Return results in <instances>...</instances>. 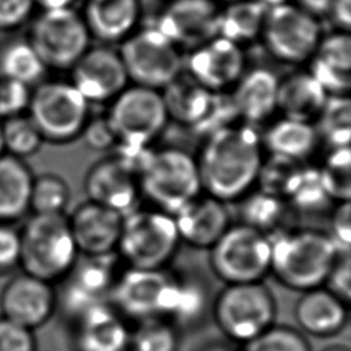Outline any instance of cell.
<instances>
[{
    "mask_svg": "<svg viewBox=\"0 0 351 351\" xmlns=\"http://www.w3.org/2000/svg\"><path fill=\"white\" fill-rule=\"evenodd\" d=\"M36 0H0V32H11L26 23L34 11Z\"/></svg>",
    "mask_w": 351,
    "mask_h": 351,
    "instance_id": "bcb514c9",
    "label": "cell"
},
{
    "mask_svg": "<svg viewBox=\"0 0 351 351\" xmlns=\"http://www.w3.org/2000/svg\"><path fill=\"white\" fill-rule=\"evenodd\" d=\"M259 1H261L263 5H266V8H270V7L282 4V3H288V0H259Z\"/></svg>",
    "mask_w": 351,
    "mask_h": 351,
    "instance_id": "11a10c76",
    "label": "cell"
},
{
    "mask_svg": "<svg viewBox=\"0 0 351 351\" xmlns=\"http://www.w3.org/2000/svg\"><path fill=\"white\" fill-rule=\"evenodd\" d=\"M180 244L173 215L156 210L136 208L122 219L117 248L129 267L162 269Z\"/></svg>",
    "mask_w": 351,
    "mask_h": 351,
    "instance_id": "8992f818",
    "label": "cell"
},
{
    "mask_svg": "<svg viewBox=\"0 0 351 351\" xmlns=\"http://www.w3.org/2000/svg\"><path fill=\"white\" fill-rule=\"evenodd\" d=\"M19 232L22 271L52 282L75 265L80 252L64 214H32Z\"/></svg>",
    "mask_w": 351,
    "mask_h": 351,
    "instance_id": "3957f363",
    "label": "cell"
},
{
    "mask_svg": "<svg viewBox=\"0 0 351 351\" xmlns=\"http://www.w3.org/2000/svg\"><path fill=\"white\" fill-rule=\"evenodd\" d=\"M329 16L339 30L350 32L351 26V0H332Z\"/></svg>",
    "mask_w": 351,
    "mask_h": 351,
    "instance_id": "f907efd6",
    "label": "cell"
},
{
    "mask_svg": "<svg viewBox=\"0 0 351 351\" xmlns=\"http://www.w3.org/2000/svg\"><path fill=\"white\" fill-rule=\"evenodd\" d=\"M213 315L225 336L244 344L274 325L276 299L261 281L228 284L214 302Z\"/></svg>",
    "mask_w": 351,
    "mask_h": 351,
    "instance_id": "52a82bcc",
    "label": "cell"
},
{
    "mask_svg": "<svg viewBox=\"0 0 351 351\" xmlns=\"http://www.w3.org/2000/svg\"><path fill=\"white\" fill-rule=\"evenodd\" d=\"M308 73L328 95H347L351 88V37L337 30L321 37L310 58Z\"/></svg>",
    "mask_w": 351,
    "mask_h": 351,
    "instance_id": "7402d4cb",
    "label": "cell"
},
{
    "mask_svg": "<svg viewBox=\"0 0 351 351\" xmlns=\"http://www.w3.org/2000/svg\"><path fill=\"white\" fill-rule=\"evenodd\" d=\"M75 262L67 273V281L62 293V304L67 314L77 318L85 310L104 303V296L114 285L112 255L86 256Z\"/></svg>",
    "mask_w": 351,
    "mask_h": 351,
    "instance_id": "ac0fdd59",
    "label": "cell"
},
{
    "mask_svg": "<svg viewBox=\"0 0 351 351\" xmlns=\"http://www.w3.org/2000/svg\"><path fill=\"white\" fill-rule=\"evenodd\" d=\"M75 319L77 351H128L130 332L106 303L85 310Z\"/></svg>",
    "mask_w": 351,
    "mask_h": 351,
    "instance_id": "603a6c76",
    "label": "cell"
},
{
    "mask_svg": "<svg viewBox=\"0 0 351 351\" xmlns=\"http://www.w3.org/2000/svg\"><path fill=\"white\" fill-rule=\"evenodd\" d=\"M318 119L319 132L330 148L350 147L351 107L347 95H329Z\"/></svg>",
    "mask_w": 351,
    "mask_h": 351,
    "instance_id": "836d02e7",
    "label": "cell"
},
{
    "mask_svg": "<svg viewBox=\"0 0 351 351\" xmlns=\"http://www.w3.org/2000/svg\"><path fill=\"white\" fill-rule=\"evenodd\" d=\"M241 351H311L306 337L289 326H270L243 344Z\"/></svg>",
    "mask_w": 351,
    "mask_h": 351,
    "instance_id": "60d3db41",
    "label": "cell"
},
{
    "mask_svg": "<svg viewBox=\"0 0 351 351\" xmlns=\"http://www.w3.org/2000/svg\"><path fill=\"white\" fill-rule=\"evenodd\" d=\"M245 56L241 45L215 36L191 49L184 67L200 86L211 92H225L244 74Z\"/></svg>",
    "mask_w": 351,
    "mask_h": 351,
    "instance_id": "9a60e30c",
    "label": "cell"
},
{
    "mask_svg": "<svg viewBox=\"0 0 351 351\" xmlns=\"http://www.w3.org/2000/svg\"><path fill=\"white\" fill-rule=\"evenodd\" d=\"M34 174L23 159L0 156V222L16 223L30 213Z\"/></svg>",
    "mask_w": 351,
    "mask_h": 351,
    "instance_id": "4316f807",
    "label": "cell"
},
{
    "mask_svg": "<svg viewBox=\"0 0 351 351\" xmlns=\"http://www.w3.org/2000/svg\"><path fill=\"white\" fill-rule=\"evenodd\" d=\"M81 136H84L88 147L93 149L110 148L117 141V137L106 117L89 119Z\"/></svg>",
    "mask_w": 351,
    "mask_h": 351,
    "instance_id": "c3c4849f",
    "label": "cell"
},
{
    "mask_svg": "<svg viewBox=\"0 0 351 351\" xmlns=\"http://www.w3.org/2000/svg\"><path fill=\"white\" fill-rule=\"evenodd\" d=\"M138 186L160 211L174 215L200 195L197 162L180 148L152 151L138 176Z\"/></svg>",
    "mask_w": 351,
    "mask_h": 351,
    "instance_id": "5b68a950",
    "label": "cell"
},
{
    "mask_svg": "<svg viewBox=\"0 0 351 351\" xmlns=\"http://www.w3.org/2000/svg\"><path fill=\"white\" fill-rule=\"evenodd\" d=\"M203 306V289L197 284L178 281L174 304L170 315L178 319L180 322H191L202 314Z\"/></svg>",
    "mask_w": 351,
    "mask_h": 351,
    "instance_id": "7bdbcfd3",
    "label": "cell"
},
{
    "mask_svg": "<svg viewBox=\"0 0 351 351\" xmlns=\"http://www.w3.org/2000/svg\"><path fill=\"white\" fill-rule=\"evenodd\" d=\"M278 84V77L265 67L244 73L230 93L237 117L251 125L266 121L277 110Z\"/></svg>",
    "mask_w": 351,
    "mask_h": 351,
    "instance_id": "cb8c5ba5",
    "label": "cell"
},
{
    "mask_svg": "<svg viewBox=\"0 0 351 351\" xmlns=\"http://www.w3.org/2000/svg\"><path fill=\"white\" fill-rule=\"evenodd\" d=\"M1 129L4 152L11 156L25 160L43 147L44 138L27 114L1 121Z\"/></svg>",
    "mask_w": 351,
    "mask_h": 351,
    "instance_id": "e575fe53",
    "label": "cell"
},
{
    "mask_svg": "<svg viewBox=\"0 0 351 351\" xmlns=\"http://www.w3.org/2000/svg\"><path fill=\"white\" fill-rule=\"evenodd\" d=\"M266 5L259 0H230L219 8L217 36L239 45L261 37Z\"/></svg>",
    "mask_w": 351,
    "mask_h": 351,
    "instance_id": "4dcf8cb0",
    "label": "cell"
},
{
    "mask_svg": "<svg viewBox=\"0 0 351 351\" xmlns=\"http://www.w3.org/2000/svg\"><path fill=\"white\" fill-rule=\"evenodd\" d=\"M177 285L162 269L129 267L114 282L110 296L121 314L140 322L170 315Z\"/></svg>",
    "mask_w": 351,
    "mask_h": 351,
    "instance_id": "4fadbf2b",
    "label": "cell"
},
{
    "mask_svg": "<svg viewBox=\"0 0 351 351\" xmlns=\"http://www.w3.org/2000/svg\"><path fill=\"white\" fill-rule=\"evenodd\" d=\"M351 263H350V251L339 252L329 276L326 278L328 289L340 298L344 303L350 300L351 295Z\"/></svg>",
    "mask_w": 351,
    "mask_h": 351,
    "instance_id": "7dc6e473",
    "label": "cell"
},
{
    "mask_svg": "<svg viewBox=\"0 0 351 351\" xmlns=\"http://www.w3.org/2000/svg\"><path fill=\"white\" fill-rule=\"evenodd\" d=\"M318 137L311 122L282 118L266 130L262 145L273 156L300 162L314 152Z\"/></svg>",
    "mask_w": 351,
    "mask_h": 351,
    "instance_id": "f546056e",
    "label": "cell"
},
{
    "mask_svg": "<svg viewBox=\"0 0 351 351\" xmlns=\"http://www.w3.org/2000/svg\"><path fill=\"white\" fill-rule=\"evenodd\" d=\"M287 197L296 207L306 211L321 208L332 200L324 188L319 169L317 167H300Z\"/></svg>",
    "mask_w": 351,
    "mask_h": 351,
    "instance_id": "f35d334b",
    "label": "cell"
},
{
    "mask_svg": "<svg viewBox=\"0 0 351 351\" xmlns=\"http://www.w3.org/2000/svg\"><path fill=\"white\" fill-rule=\"evenodd\" d=\"M350 147L330 148L324 166L319 169L324 188L330 199L347 202L350 199Z\"/></svg>",
    "mask_w": 351,
    "mask_h": 351,
    "instance_id": "8d00e7d4",
    "label": "cell"
},
{
    "mask_svg": "<svg viewBox=\"0 0 351 351\" xmlns=\"http://www.w3.org/2000/svg\"><path fill=\"white\" fill-rule=\"evenodd\" d=\"M180 241L196 248H211L230 226L223 202L213 196H197L173 215Z\"/></svg>",
    "mask_w": 351,
    "mask_h": 351,
    "instance_id": "44dd1931",
    "label": "cell"
},
{
    "mask_svg": "<svg viewBox=\"0 0 351 351\" xmlns=\"http://www.w3.org/2000/svg\"><path fill=\"white\" fill-rule=\"evenodd\" d=\"M117 141L149 145L167 123V110L160 90L132 85L111 100L106 115Z\"/></svg>",
    "mask_w": 351,
    "mask_h": 351,
    "instance_id": "7c38bea8",
    "label": "cell"
},
{
    "mask_svg": "<svg viewBox=\"0 0 351 351\" xmlns=\"http://www.w3.org/2000/svg\"><path fill=\"white\" fill-rule=\"evenodd\" d=\"M5 154L4 152V143H3V129H1V121H0V156Z\"/></svg>",
    "mask_w": 351,
    "mask_h": 351,
    "instance_id": "6f0895ef",
    "label": "cell"
},
{
    "mask_svg": "<svg viewBox=\"0 0 351 351\" xmlns=\"http://www.w3.org/2000/svg\"><path fill=\"white\" fill-rule=\"evenodd\" d=\"M270 244V271L282 285L302 292L325 284L339 255L329 233L314 229L277 234Z\"/></svg>",
    "mask_w": 351,
    "mask_h": 351,
    "instance_id": "7a4b0ae2",
    "label": "cell"
},
{
    "mask_svg": "<svg viewBox=\"0 0 351 351\" xmlns=\"http://www.w3.org/2000/svg\"><path fill=\"white\" fill-rule=\"evenodd\" d=\"M346 303L325 288L303 292L295 306V318L302 330L315 337L339 333L347 322Z\"/></svg>",
    "mask_w": 351,
    "mask_h": 351,
    "instance_id": "484cf974",
    "label": "cell"
},
{
    "mask_svg": "<svg viewBox=\"0 0 351 351\" xmlns=\"http://www.w3.org/2000/svg\"><path fill=\"white\" fill-rule=\"evenodd\" d=\"M199 351H233L232 348L226 347V346H221V344H211V346H207V347H203L202 350Z\"/></svg>",
    "mask_w": 351,
    "mask_h": 351,
    "instance_id": "db71d44e",
    "label": "cell"
},
{
    "mask_svg": "<svg viewBox=\"0 0 351 351\" xmlns=\"http://www.w3.org/2000/svg\"><path fill=\"white\" fill-rule=\"evenodd\" d=\"M27 117L44 141L64 144L81 137L89 103L70 81L43 80L32 88Z\"/></svg>",
    "mask_w": 351,
    "mask_h": 351,
    "instance_id": "277c9868",
    "label": "cell"
},
{
    "mask_svg": "<svg viewBox=\"0 0 351 351\" xmlns=\"http://www.w3.org/2000/svg\"><path fill=\"white\" fill-rule=\"evenodd\" d=\"M47 67L27 40H14L0 48V77L34 86L44 80Z\"/></svg>",
    "mask_w": 351,
    "mask_h": 351,
    "instance_id": "1f68e13d",
    "label": "cell"
},
{
    "mask_svg": "<svg viewBox=\"0 0 351 351\" xmlns=\"http://www.w3.org/2000/svg\"><path fill=\"white\" fill-rule=\"evenodd\" d=\"M262 151V138L248 125H230L207 136L196 159L202 188L223 203L243 197L258 180Z\"/></svg>",
    "mask_w": 351,
    "mask_h": 351,
    "instance_id": "6da1fadb",
    "label": "cell"
},
{
    "mask_svg": "<svg viewBox=\"0 0 351 351\" xmlns=\"http://www.w3.org/2000/svg\"><path fill=\"white\" fill-rule=\"evenodd\" d=\"M295 4L318 19L321 16L329 15L332 0H296Z\"/></svg>",
    "mask_w": 351,
    "mask_h": 351,
    "instance_id": "816d5d0a",
    "label": "cell"
},
{
    "mask_svg": "<svg viewBox=\"0 0 351 351\" xmlns=\"http://www.w3.org/2000/svg\"><path fill=\"white\" fill-rule=\"evenodd\" d=\"M70 70V82L88 103L111 101L129 82L119 53L108 47H89Z\"/></svg>",
    "mask_w": 351,
    "mask_h": 351,
    "instance_id": "2e32d148",
    "label": "cell"
},
{
    "mask_svg": "<svg viewBox=\"0 0 351 351\" xmlns=\"http://www.w3.org/2000/svg\"><path fill=\"white\" fill-rule=\"evenodd\" d=\"M178 335L173 325L160 318L140 321L130 332L128 351H177Z\"/></svg>",
    "mask_w": 351,
    "mask_h": 351,
    "instance_id": "d590c367",
    "label": "cell"
},
{
    "mask_svg": "<svg viewBox=\"0 0 351 351\" xmlns=\"http://www.w3.org/2000/svg\"><path fill=\"white\" fill-rule=\"evenodd\" d=\"M85 192L90 202L108 207L122 217L138 208V180L117 156H106L89 167Z\"/></svg>",
    "mask_w": 351,
    "mask_h": 351,
    "instance_id": "d6986e66",
    "label": "cell"
},
{
    "mask_svg": "<svg viewBox=\"0 0 351 351\" xmlns=\"http://www.w3.org/2000/svg\"><path fill=\"white\" fill-rule=\"evenodd\" d=\"M67 181L53 173L34 176L30 193V213L43 215L64 214L70 202Z\"/></svg>",
    "mask_w": 351,
    "mask_h": 351,
    "instance_id": "d6a6232c",
    "label": "cell"
},
{
    "mask_svg": "<svg viewBox=\"0 0 351 351\" xmlns=\"http://www.w3.org/2000/svg\"><path fill=\"white\" fill-rule=\"evenodd\" d=\"M217 92H211L191 77L182 80L181 75L163 89V100L167 115L196 130L213 107Z\"/></svg>",
    "mask_w": 351,
    "mask_h": 351,
    "instance_id": "f1b7e54d",
    "label": "cell"
},
{
    "mask_svg": "<svg viewBox=\"0 0 351 351\" xmlns=\"http://www.w3.org/2000/svg\"><path fill=\"white\" fill-rule=\"evenodd\" d=\"M330 239L337 247L339 252L350 251L351 240V221H350V203L341 202L332 218V230Z\"/></svg>",
    "mask_w": 351,
    "mask_h": 351,
    "instance_id": "681fc988",
    "label": "cell"
},
{
    "mask_svg": "<svg viewBox=\"0 0 351 351\" xmlns=\"http://www.w3.org/2000/svg\"><path fill=\"white\" fill-rule=\"evenodd\" d=\"M21 266V232L14 223L0 222V274Z\"/></svg>",
    "mask_w": 351,
    "mask_h": 351,
    "instance_id": "ee69618b",
    "label": "cell"
},
{
    "mask_svg": "<svg viewBox=\"0 0 351 351\" xmlns=\"http://www.w3.org/2000/svg\"><path fill=\"white\" fill-rule=\"evenodd\" d=\"M217 0H169L155 27L178 48H195L217 36Z\"/></svg>",
    "mask_w": 351,
    "mask_h": 351,
    "instance_id": "e0dca14e",
    "label": "cell"
},
{
    "mask_svg": "<svg viewBox=\"0 0 351 351\" xmlns=\"http://www.w3.org/2000/svg\"><path fill=\"white\" fill-rule=\"evenodd\" d=\"M47 69L70 70L89 48L86 23L73 7L41 11L26 38Z\"/></svg>",
    "mask_w": 351,
    "mask_h": 351,
    "instance_id": "30bf717a",
    "label": "cell"
},
{
    "mask_svg": "<svg viewBox=\"0 0 351 351\" xmlns=\"http://www.w3.org/2000/svg\"><path fill=\"white\" fill-rule=\"evenodd\" d=\"M123 217L101 204L86 200L67 218L78 252L86 256L110 255L117 248Z\"/></svg>",
    "mask_w": 351,
    "mask_h": 351,
    "instance_id": "ffe728a7",
    "label": "cell"
},
{
    "mask_svg": "<svg viewBox=\"0 0 351 351\" xmlns=\"http://www.w3.org/2000/svg\"><path fill=\"white\" fill-rule=\"evenodd\" d=\"M299 170V162L270 155L269 159H263L256 181L261 184V191L282 199L288 195Z\"/></svg>",
    "mask_w": 351,
    "mask_h": 351,
    "instance_id": "ab89813d",
    "label": "cell"
},
{
    "mask_svg": "<svg viewBox=\"0 0 351 351\" xmlns=\"http://www.w3.org/2000/svg\"><path fill=\"white\" fill-rule=\"evenodd\" d=\"M56 304L51 282L25 271L12 276L0 293L1 317L33 332L51 319Z\"/></svg>",
    "mask_w": 351,
    "mask_h": 351,
    "instance_id": "5bb4252c",
    "label": "cell"
},
{
    "mask_svg": "<svg viewBox=\"0 0 351 351\" xmlns=\"http://www.w3.org/2000/svg\"><path fill=\"white\" fill-rule=\"evenodd\" d=\"M32 86L0 77V121L27 114Z\"/></svg>",
    "mask_w": 351,
    "mask_h": 351,
    "instance_id": "b9f144b4",
    "label": "cell"
},
{
    "mask_svg": "<svg viewBox=\"0 0 351 351\" xmlns=\"http://www.w3.org/2000/svg\"><path fill=\"white\" fill-rule=\"evenodd\" d=\"M243 223L259 232H266L276 226L284 214V203L281 197L266 193L263 191L250 195L241 207Z\"/></svg>",
    "mask_w": 351,
    "mask_h": 351,
    "instance_id": "74e56055",
    "label": "cell"
},
{
    "mask_svg": "<svg viewBox=\"0 0 351 351\" xmlns=\"http://www.w3.org/2000/svg\"><path fill=\"white\" fill-rule=\"evenodd\" d=\"M74 0H36V7H40L41 11L47 10H60L71 8Z\"/></svg>",
    "mask_w": 351,
    "mask_h": 351,
    "instance_id": "f5cc1de1",
    "label": "cell"
},
{
    "mask_svg": "<svg viewBox=\"0 0 351 351\" xmlns=\"http://www.w3.org/2000/svg\"><path fill=\"white\" fill-rule=\"evenodd\" d=\"M322 351H350V348L346 346H330V347L324 348Z\"/></svg>",
    "mask_w": 351,
    "mask_h": 351,
    "instance_id": "9f6ffc18",
    "label": "cell"
},
{
    "mask_svg": "<svg viewBox=\"0 0 351 351\" xmlns=\"http://www.w3.org/2000/svg\"><path fill=\"white\" fill-rule=\"evenodd\" d=\"M118 53L129 81L156 90L173 84L184 69L180 48L155 26L128 36Z\"/></svg>",
    "mask_w": 351,
    "mask_h": 351,
    "instance_id": "9c48e42d",
    "label": "cell"
},
{
    "mask_svg": "<svg viewBox=\"0 0 351 351\" xmlns=\"http://www.w3.org/2000/svg\"><path fill=\"white\" fill-rule=\"evenodd\" d=\"M322 37L321 25L295 3L267 8L261 38L267 52L288 64H300L313 56Z\"/></svg>",
    "mask_w": 351,
    "mask_h": 351,
    "instance_id": "8fae6325",
    "label": "cell"
},
{
    "mask_svg": "<svg viewBox=\"0 0 351 351\" xmlns=\"http://www.w3.org/2000/svg\"><path fill=\"white\" fill-rule=\"evenodd\" d=\"M271 244L266 233L230 225L210 248V265L226 284L259 282L270 271Z\"/></svg>",
    "mask_w": 351,
    "mask_h": 351,
    "instance_id": "ba28073f",
    "label": "cell"
},
{
    "mask_svg": "<svg viewBox=\"0 0 351 351\" xmlns=\"http://www.w3.org/2000/svg\"><path fill=\"white\" fill-rule=\"evenodd\" d=\"M329 95L319 82L307 73H295L278 84L277 110L284 118L311 122L318 118Z\"/></svg>",
    "mask_w": 351,
    "mask_h": 351,
    "instance_id": "83f0119b",
    "label": "cell"
},
{
    "mask_svg": "<svg viewBox=\"0 0 351 351\" xmlns=\"http://www.w3.org/2000/svg\"><path fill=\"white\" fill-rule=\"evenodd\" d=\"M140 15V0H86L82 18L90 37L121 43L133 33Z\"/></svg>",
    "mask_w": 351,
    "mask_h": 351,
    "instance_id": "d4e9b609",
    "label": "cell"
},
{
    "mask_svg": "<svg viewBox=\"0 0 351 351\" xmlns=\"http://www.w3.org/2000/svg\"><path fill=\"white\" fill-rule=\"evenodd\" d=\"M0 351H37L33 330L0 315Z\"/></svg>",
    "mask_w": 351,
    "mask_h": 351,
    "instance_id": "f6af8a7d",
    "label": "cell"
}]
</instances>
